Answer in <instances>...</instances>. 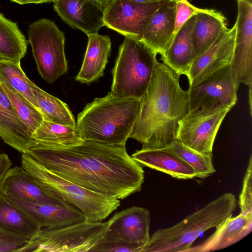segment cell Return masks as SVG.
Segmentation results:
<instances>
[{"label": "cell", "instance_id": "6da1fadb", "mask_svg": "<svg viewBox=\"0 0 252 252\" xmlns=\"http://www.w3.org/2000/svg\"><path fill=\"white\" fill-rule=\"evenodd\" d=\"M26 153L61 177L119 200L140 191L144 182L142 166L125 146L84 140L66 146L34 144Z\"/></svg>", "mask_w": 252, "mask_h": 252}, {"label": "cell", "instance_id": "7a4b0ae2", "mask_svg": "<svg viewBox=\"0 0 252 252\" xmlns=\"http://www.w3.org/2000/svg\"><path fill=\"white\" fill-rule=\"evenodd\" d=\"M179 77L166 64L157 63L129 136L142 149L164 148L176 140L180 123L189 112L188 92L181 87Z\"/></svg>", "mask_w": 252, "mask_h": 252}, {"label": "cell", "instance_id": "3957f363", "mask_svg": "<svg viewBox=\"0 0 252 252\" xmlns=\"http://www.w3.org/2000/svg\"><path fill=\"white\" fill-rule=\"evenodd\" d=\"M141 100L116 96L111 92L95 98L78 115L77 136L82 140L125 146L138 117Z\"/></svg>", "mask_w": 252, "mask_h": 252}, {"label": "cell", "instance_id": "277c9868", "mask_svg": "<svg viewBox=\"0 0 252 252\" xmlns=\"http://www.w3.org/2000/svg\"><path fill=\"white\" fill-rule=\"evenodd\" d=\"M237 205L233 194L223 193L178 223L157 230L141 252H186L202 233L232 216Z\"/></svg>", "mask_w": 252, "mask_h": 252}, {"label": "cell", "instance_id": "5b68a950", "mask_svg": "<svg viewBox=\"0 0 252 252\" xmlns=\"http://www.w3.org/2000/svg\"><path fill=\"white\" fill-rule=\"evenodd\" d=\"M22 167L39 186L55 199L74 206L85 220L101 221L120 205L119 199L84 188L48 170L27 153L21 157Z\"/></svg>", "mask_w": 252, "mask_h": 252}, {"label": "cell", "instance_id": "8992f818", "mask_svg": "<svg viewBox=\"0 0 252 252\" xmlns=\"http://www.w3.org/2000/svg\"><path fill=\"white\" fill-rule=\"evenodd\" d=\"M157 55L140 40L125 37L112 71V94L121 97L141 99L158 62Z\"/></svg>", "mask_w": 252, "mask_h": 252}, {"label": "cell", "instance_id": "52a82bcc", "mask_svg": "<svg viewBox=\"0 0 252 252\" xmlns=\"http://www.w3.org/2000/svg\"><path fill=\"white\" fill-rule=\"evenodd\" d=\"M108 222L84 220L54 229L41 228L19 252H86L103 237Z\"/></svg>", "mask_w": 252, "mask_h": 252}, {"label": "cell", "instance_id": "ba28073f", "mask_svg": "<svg viewBox=\"0 0 252 252\" xmlns=\"http://www.w3.org/2000/svg\"><path fill=\"white\" fill-rule=\"evenodd\" d=\"M28 35L37 70L46 82L52 83L67 72L64 34L53 21L43 18L33 22Z\"/></svg>", "mask_w": 252, "mask_h": 252}, {"label": "cell", "instance_id": "9c48e42d", "mask_svg": "<svg viewBox=\"0 0 252 252\" xmlns=\"http://www.w3.org/2000/svg\"><path fill=\"white\" fill-rule=\"evenodd\" d=\"M239 85L230 64L219 68L189 87V112L232 108L237 101Z\"/></svg>", "mask_w": 252, "mask_h": 252}, {"label": "cell", "instance_id": "30bf717a", "mask_svg": "<svg viewBox=\"0 0 252 252\" xmlns=\"http://www.w3.org/2000/svg\"><path fill=\"white\" fill-rule=\"evenodd\" d=\"M230 107L189 112L180 123L177 139L200 153L212 155L214 142Z\"/></svg>", "mask_w": 252, "mask_h": 252}, {"label": "cell", "instance_id": "8fae6325", "mask_svg": "<svg viewBox=\"0 0 252 252\" xmlns=\"http://www.w3.org/2000/svg\"><path fill=\"white\" fill-rule=\"evenodd\" d=\"M165 0L143 4L113 0L103 10V25L125 37L140 40L150 18Z\"/></svg>", "mask_w": 252, "mask_h": 252}, {"label": "cell", "instance_id": "7c38bea8", "mask_svg": "<svg viewBox=\"0 0 252 252\" xmlns=\"http://www.w3.org/2000/svg\"><path fill=\"white\" fill-rule=\"evenodd\" d=\"M150 221V212L146 208L134 206L122 210L107 221V229L98 243L123 241L145 246L151 237Z\"/></svg>", "mask_w": 252, "mask_h": 252}, {"label": "cell", "instance_id": "4fadbf2b", "mask_svg": "<svg viewBox=\"0 0 252 252\" xmlns=\"http://www.w3.org/2000/svg\"><path fill=\"white\" fill-rule=\"evenodd\" d=\"M238 14L234 49L231 65L238 82L252 83V4L237 1Z\"/></svg>", "mask_w": 252, "mask_h": 252}, {"label": "cell", "instance_id": "5bb4252c", "mask_svg": "<svg viewBox=\"0 0 252 252\" xmlns=\"http://www.w3.org/2000/svg\"><path fill=\"white\" fill-rule=\"evenodd\" d=\"M236 25L224 30L215 41L193 61L187 75L192 86L219 68L231 64L232 59Z\"/></svg>", "mask_w": 252, "mask_h": 252}, {"label": "cell", "instance_id": "9a60e30c", "mask_svg": "<svg viewBox=\"0 0 252 252\" xmlns=\"http://www.w3.org/2000/svg\"><path fill=\"white\" fill-rule=\"evenodd\" d=\"M6 197L42 228H58L86 220L83 213L72 205L38 203Z\"/></svg>", "mask_w": 252, "mask_h": 252}, {"label": "cell", "instance_id": "2e32d148", "mask_svg": "<svg viewBox=\"0 0 252 252\" xmlns=\"http://www.w3.org/2000/svg\"><path fill=\"white\" fill-rule=\"evenodd\" d=\"M176 0H166L150 18L141 41L162 57L170 46L175 33Z\"/></svg>", "mask_w": 252, "mask_h": 252}, {"label": "cell", "instance_id": "e0dca14e", "mask_svg": "<svg viewBox=\"0 0 252 252\" xmlns=\"http://www.w3.org/2000/svg\"><path fill=\"white\" fill-rule=\"evenodd\" d=\"M56 12L67 25L88 34L103 27V11L93 0H55Z\"/></svg>", "mask_w": 252, "mask_h": 252}, {"label": "cell", "instance_id": "ac0fdd59", "mask_svg": "<svg viewBox=\"0 0 252 252\" xmlns=\"http://www.w3.org/2000/svg\"><path fill=\"white\" fill-rule=\"evenodd\" d=\"M216 230L201 244L190 247L186 252H208L227 248L240 241L252 230V212L240 213L226 218L216 227Z\"/></svg>", "mask_w": 252, "mask_h": 252}, {"label": "cell", "instance_id": "d6986e66", "mask_svg": "<svg viewBox=\"0 0 252 252\" xmlns=\"http://www.w3.org/2000/svg\"><path fill=\"white\" fill-rule=\"evenodd\" d=\"M0 193L25 201L57 204L63 203L49 195L21 166L10 168L0 181Z\"/></svg>", "mask_w": 252, "mask_h": 252}, {"label": "cell", "instance_id": "ffe728a7", "mask_svg": "<svg viewBox=\"0 0 252 252\" xmlns=\"http://www.w3.org/2000/svg\"><path fill=\"white\" fill-rule=\"evenodd\" d=\"M0 137L7 144L23 153L34 144L32 133L20 118L0 84Z\"/></svg>", "mask_w": 252, "mask_h": 252}, {"label": "cell", "instance_id": "44dd1931", "mask_svg": "<svg viewBox=\"0 0 252 252\" xmlns=\"http://www.w3.org/2000/svg\"><path fill=\"white\" fill-rule=\"evenodd\" d=\"M88 44L83 63L75 80L89 84L104 75L111 51L112 43L108 35L98 32L87 34Z\"/></svg>", "mask_w": 252, "mask_h": 252}, {"label": "cell", "instance_id": "7402d4cb", "mask_svg": "<svg viewBox=\"0 0 252 252\" xmlns=\"http://www.w3.org/2000/svg\"><path fill=\"white\" fill-rule=\"evenodd\" d=\"M141 165L162 172L179 179L196 177L193 168L173 153L164 148L141 149L131 156Z\"/></svg>", "mask_w": 252, "mask_h": 252}, {"label": "cell", "instance_id": "603a6c76", "mask_svg": "<svg viewBox=\"0 0 252 252\" xmlns=\"http://www.w3.org/2000/svg\"><path fill=\"white\" fill-rule=\"evenodd\" d=\"M196 15L191 17L175 33L173 41L164 55L163 63L179 76L187 75L194 60L191 32Z\"/></svg>", "mask_w": 252, "mask_h": 252}, {"label": "cell", "instance_id": "cb8c5ba5", "mask_svg": "<svg viewBox=\"0 0 252 252\" xmlns=\"http://www.w3.org/2000/svg\"><path fill=\"white\" fill-rule=\"evenodd\" d=\"M227 29L226 19L220 12L208 9L197 14L191 32L194 59L205 51Z\"/></svg>", "mask_w": 252, "mask_h": 252}, {"label": "cell", "instance_id": "d4e9b609", "mask_svg": "<svg viewBox=\"0 0 252 252\" xmlns=\"http://www.w3.org/2000/svg\"><path fill=\"white\" fill-rule=\"evenodd\" d=\"M0 228L31 240L41 228L25 212L11 203L4 195L0 193Z\"/></svg>", "mask_w": 252, "mask_h": 252}, {"label": "cell", "instance_id": "484cf974", "mask_svg": "<svg viewBox=\"0 0 252 252\" xmlns=\"http://www.w3.org/2000/svg\"><path fill=\"white\" fill-rule=\"evenodd\" d=\"M27 49V41L17 23L0 13V59L19 63Z\"/></svg>", "mask_w": 252, "mask_h": 252}, {"label": "cell", "instance_id": "4316f807", "mask_svg": "<svg viewBox=\"0 0 252 252\" xmlns=\"http://www.w3.org/2000/svg\"><path fill=\"white\" fill-rule=\"evenodd\" d=\"M29 83L43 120L75 126L74 117L66 103L44 91L30 80Z\"/></svg>", "mask_w": 252, "mask_h": 252}, {"label": "cell", "instance_id": "83f0119b", "mask_svg": "<svg viewBox=\"0 0 252 252\" xmlns=\"http://www.w3.org/2000/svg\"><path fill=\"white\" fill-rule=\"evenodd\" d=\"M32 136L34 140V144L47 146H66L77 144L84 141L77 136L75 126L57 124L45 120Z\"/></svg>", "mask_w": 252, "mask_h": 252}, {"label": "cell", "instance_id": "f1b7e54d", "mask_svg": "<svg viewBox=\"0 0 252 252\" xmlns=\"http://www.w3.org/2000/svg\"><path fill=\"white\" fill-rule=\"evenodd\" d=\"M164 149L178 156L190 166L196 173V177L205 178L216 172L212 155L195 151L177 140Z\"/></svg>", "mask_w": 252, "mask_h": 252}, {"label": "cell", "instance_id": "f546056e", "mask_svg": "<svg viewBox=\"0 0 252 252\" xmlns=\"http://www.w3.org/2000/svg\"><path fill=\"white\" fill-rule=\"evenodd\" d=\"M29 80L23 71L20 63L0 59V82L9 85L39 111Z\"/></svg>", "mask_w": 252, "mask_h": 252}, {"label": "cell", "instance_id": "4dcf8cb0", "mask_svg": "<svg viewBox=\"0 0 252 252\" xmlns=\"http://www.w3.org/2000/svg\"><path fill=\"white\" fill-rule=\"evenodd\" d=\"M0 84L18 115L32 134L43 121L41 113L27 99L9 85L0 82Z\"/></svg>", "mask_w": 252, "mask_h": 252}, {"label": "cell", "instance_id": "1f68e13d", "mask_svg": "<svg viewBox=\"0 0 252 252\" xmlns=\"http://www.w3.org/2000/svg\"><path fill=\"white\" fill-rule=\"evenodd\" d=\"M238 205L241 214L247 215L252 212V157L250 156L245 175L242 189L239 195Z\"/></svg>", "mask_w": 252, "mask_h": 252}, {"label": "cell", "instance_id": "d6a6232c", "mask_svg": "<svg viewBox=\"0 0 252 252\" xmlns=\"http://www.w3.org/2000/svg\"><path fill=\"white\" fill-rule=\"evenodd\" d=\"M207 9L195 7L188 0H176L175 33L191 17Z\"/></svg>", "mask_w": 252, "mask_h": 252}, {"label": "cell", "instance_id": "836d02e7", "mask_svg": "<svg viewBox=\"0 0 252 252\" xmlns=\"http://www.w3.org/2000/svg\"><path fill=\"white\" fill-rule=\"evenodd\" d=\"M145 246L123 241L98 243L90 251L91 252H141Z\"/></svg>", "mask_w": 252, "mask_h": 252}, {"label": "cell", "instance_id": "e575fe53", "mask_svg": "<svg viewBox=\"0 0 252 252\" xmlns=\"http://www.w3.org/2000/svg\"><path fill=\"white\" fill-rule=\"evenodd\" d=\"M29 241L25 237L9 233L0 228V252H19Z\"/></svg>", "mask_w": 252, "mask_h": 252}, {"label": "cell", "instance_id": "d590c367", "mask_svg": "<svg viewBox=\"0 0 252 252\" xmlns=\"http://www.w3.org/2000/svg\"><path fill=\"white\" fill-rule=\"evenodd\" d=\"M12 164L8 155L4 153L0 155V181Z\"/></svg>", "mask_w": 252, "mask_h": 252}, {"label": "cell", "instance_id": "8d00e7d4", "mask_svg": "<svg viewBox=\"0 0 252 252\" xmlns=\"http://www.w3.org/2000/svg\"><path fill=\"white\" fill-rule=\"evenodd\" d=\"M12 1L20 4H26L29 3H44L51 2L55 0H11Z\"/></svg>", "mask_w": 252, "mask_h": 252}, {"label": "cell", "instance_id": "74e56055", "mask_svg": "<svg viewBox=\"0 0 252 252\" xmlns=\"http://www.w3.org/2000/svg\"><path fill=\"white\" fill-rule=\"evenodd\" d=\"M139 4H149L158 2L164 0H127Z\"/></svg>", "mask_w": 252, "mask_h": 252}, {"label": "cell", "instance_id": "f35d334b", "mask_svg": "<svg viewBox=\"0 0 252 252\" xmlns=\"http://www.w3.org/2000/svg\"><path fill=\"white\" fill-rule=\"evenodd\" d=\"M103 11L113 0H93Z\"/></svg>", "mask_w": 252, "mask_h": 252}, {"label": "cell", "instance_id": "ab89813d", "mask_svg": "<svg viewBox=\"0 0 252 252\" xmlns=\"http://www.w3.org/2000/svg\"><path fill=\"white\" fill-rule=\"evenodd\" d=\"M237 1H244L249 3L252 4V0H236Z\"/></svg>", "mask_w": 252, "mask_h": 252}, {"label": "cell", "instance_id": "60d3db41", "mask_svg": "<svg viewBox=\"0 0 252 252\" xmlns=\"http://www.w3.org/2000/svg\"></svg>", "mask_w": 252, "mask_h": 252}]
</instances>
